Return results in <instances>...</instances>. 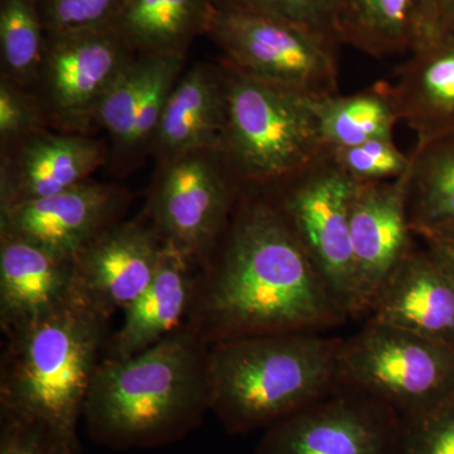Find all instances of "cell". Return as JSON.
I'll use <instances>...</instances> for the list:
<instances>
[{
  "label": "cell",
  "mask_w": 454,
  "mask_h": 454,
  "mask_svg": "<svg viewBox=\"0 0 454 454\" xmlns=\"http://www.w3.org/2000/svg\"><path fill=\"white\" fill-rule=\"evenodd\" d=\"M264 188L244 187L188 324L208 346L260 334L322 333L348 321Z\"/></svg>",
  "instance_id": "obj_1"
},
{
  "label": "cell",
  "mask_w": 454,
  "mask_h": 454,
  "mask_svg": "<svg viewBox=\"0 0 454 454\" xmlns=\"http://www.w3.org/2000/svg\"><path fill=\"white\" fill-rule=\"evenodd\" d=\"M109 319L71 288L56 309L5 336L0 422L28 429L52 454H82L79 427Z\"/></svg>",
  "instance_id": "obj_2"
},
{
  "label": "cell",
  "mask_w": 454,
  "mask_h": 454,
  "mask_svg": "<svg viewBox=\"0 0 454 454\" xmlns=\"http://www.w3.org/2000/svg\"><path fill=\"white\" fill-rule=\"evenodd\" d=\"M210 346L190 324L125 358H101L82 423L98 446L115 450L168 446L211 413Z\"/></svg>",
  "instance_id": "obj_3"
},
{
  "label": "cell",
  "mask_w": 454,
  "mask_h": 454,
  "mask_svg": "<svg viewBox=\"0 0 454 454\" xmlns=\"http://www.w3.org/2000/svg\"><path fill=\"white\" fill-rule=\"evenodd\" d=\"M343 339L283 333L223 340L207 352L211 413L226 432L265 430L339 387Z\"/></svg>",
  "instance_id": "obj_4"
},
{
  "label": "cell",
  "mask_w": 454,
  "mask_h": 454,
  "mask_svg": "<svg viewBox=\"0 0 454 454\" xmlns=\"http://www.w3.org/2000/svg\"><path fill=\"white\" fill-rule=\"evenodd\" d=\"M223 64L227 121L221 152L244 187L273 186L327 153L312 98Z\"/></svg>",
  "instance_id": "obj_5"
},
{
  "label": "cell",
  "mask_w": 454,
  "mask_h": 454,
  "mask_svg": "<svg viewBox=\"0 0 454 454\" xmlns=\"http://www.w3.org/2000/svg\"><path fill=\"white\" fill-rule=\"evenodd\" d=\"M339 380L408 419L454 397V346L367 319L342 340Z\"/></svg>",
  "instance_id": "obj_6"
},
{
  "label": "cell",
  "mask_w": 454,
  "mask_h": 454,
  "mask_svg": "<svg viewBox=\"0 0 454 454\" xmlns=\"http://www.w3.org/2000/svg\"><path fill=\"white\" fill-rule=\"evenodd\" d=\"M354 187L328 149L306 168L264 188L348 319L365 317L349 231Z\"/></svg>",
  "instance_id": "obj_7"
},
{
  "label": "cell",
  "mask_w": 454,
  "mask_h": 454,
  "mask_svg": "<svg viewBox=\"0 0 454 454\" xmlns=\"http://www.w3.org/2000/svg\"><path fill=\"white\" fill-rule=\"evenodd\" d=\"M206 35L225 64L258 82L312 98L339 94L336 42L280 18L215 8Z\"/></svg>",
  "instance_id": "obj_8"
},
{
  "label": "cell",
  "mask_w": 454,
  "mask_h": 454,
  "mask_svg": "<svg viewBox=\"0 0 454 454\" xmlns=\"http://www.w3.org/2000/svg\"><path fill=\"white\" fill-rule=\"evenodd\" d=\"M244 186L223 152L200 151L163 160L148 219L164 243L205 269L225 234Z\"/></svg>",
  "instance_id": "obj_9"
},
{
  "label": "cell",
  "mask_w": 454,
  "mask_h": 454,
  "mask_svg": "<svg viewBox=\"0 0 454 454\" xmlns=\"http://www.w3.org/2000/svg\"><path fill=\"white\" fill-rule=\"evenodd\" d=\"M134 57L113 28L47 33L33 91L51 125L74 134L97 127L98 107Z\"/></svg>",
  "instance_id": "obj_10"
},
{
  "label": "cell",
  "mask_w": 454,
  "mask_h": 454,
  "mask_svg": "<svg viewBox=\"0 0 454 454\" xmlns=\"http://www.w3.org/2000/svg\"><path fill=\"white\" fill-rule=\"evenodd\" d=\"M402 426L384 403L339 385L265 429L255 454H397Z\"/></svg>",
  "instance_id": "obj_11"
},
{
  "label": "cell",
  "mask_w": 454,
  "mask_h": 454,
  "mask_svg": "<svg viewBox=\"0 0 454 454\" xmlns=\"http://www.w3.org/2000/svg\"><path fill=\"white\" fill-rule=\"evenodd\" d=\"M128 202V192L121 187L83 182L64 192L0 210V232L74 259L119 223Z\"/></svg>",
  "instance_id": "obj_12"
},
{
  "label": "cell",
  "mask_w": 454,
  "mask_h": 454,
  "mask_svg": "<svg viewBox=\"0 0 454 454\" xmlns=\"http://www.w3.org/2000/svg\"><path fill=\"white\" fill-rule=\"evenodd\" d=\"M162 247L151 223H115L74 258L73 288L106 316L124 312L153 280Z\"/></svg>",
  "instance_id": "obj_13"
},
{
  "label": "cell",
  "mask_w": 454,
  "mask_h": 454,
  "mask_svg": "<svg viewBox=\"0 0 454 454\" xmlns=\"http://www.w3.org/2000/svg\"><path fill=\"white\" fill-rule=\"evenodd\" d=\"M349 231L358 294L367 317L385 280L414 245L406 175L394 181L355 184Z\"/></svg>",
  "instance_id": "obj_14"
},
{
  "label": "cell",
  "mask_w": 454,
  "mask_h": 454,
  "mask_svg": "<svg viewBox=\"0 0 454 454\" xmlns=\"http://www.w3.org/2000/svg\"><path fill=\"white\" fill-rule=\"evenodd\" d=\"M106 160L98 140L64 131H42L2 149L0 210L79 186Z\"/></svg>",
  "instance_id": "obj_15"
},
{
  "label": "cell",
  "mask_w": 454,
  "mask_h": 454,
  "mask_svg": "<svg viewBox=\"0 0 454 454\" xmlns=\"http://www.w3.org/2000/svg\"><path fill=\"white\" fill-rule=\"evenodd\" d=\"M369 321L454 346V282L426 247L413 245L385 280Z\"/></svg>",
  "instance_id": "obj_16"
},
{
  "label": "cell",
  "mask_w": 454,
  "mask_h": 454,
  "mask_svg": "<svg viewBox=\"0 0 454 454\" xmlns=\"http://www.w3.org/2000/svg\"><path fill=\"white\" fill-rule=\"evenodd\" d=\"M186 55H136L98 107L97 124L114 152L137 157L152 149L164 106L184 74Z\"/></svg>",
  "instance_id": "obj_17"
},
{
  "label": "cell",
  "mask_w": 454,
  "mask_h": 454,
  "mask_svg": "<svg viewBox=\"0 0 454 454\" xmlns=\"http://www.w3.org/2000/svg\"><path fill=\"white\" fill-rule=\"evenodd\" d=\"M201 277L200 265L163 241L153 280L124 310L121 327L107 340L103 357L133 356L181 330L190 321Z\"/></svg>",
  "instance_id": "obj_18"
},
{
  "label": "cell",
  "mask_w": 454,
  "mask_h": 454,
  "mask_svg": "<svg viewBox=\"0 0 454 454\" xmlns=\"http://www.w3.org/2000/svg\"><path fill=\"white\" fill-rule=\"evenodd\" d=\"M226 121L225 65H195L170 91L152 149L160 162L192 152H221Z\"/></svg>",
  "instance_id": "obj_19"
},
{
  "label": "cell",
  "mask_w": 454,
  "mask_h": 454,
  "mask_svg": "<svg viewBox=\"0 0 454 454\" xmlns=\"http://www.w3.org/2000/svg\"><path fill=\"white\" fill-rule=\"evenodd\" d=\"M74 259L0 232V325L8 336L56 309L73 288Z\"/></svg>",
  "instance_id": "obj_20"
},
{
  "label": "cell",
  "mask_w": 454,
  "mask_h": 454,
  "mask_svg": "<svg viewBox=\"0 0 454 454\" xmlns=\"http://www.w3.org/2000/svg\"><path fill=\"white\" fill-rule=\"evenodd\" d=\"M390 83L399 113L424 145L454 130V28L409 55Z\"/></svg>",
  "instance_id": "obj_21"
},
{
  "label": "cell",
  "mask_w": 454,
  "mask_h": 454,
  "mask_svg": "<svg viewBox=\"0 0 454 454\" xmlns=\"http://www.w3.org/2000/svg\"><path fill=\"white\" fill-rule=\"evenodd\" d=\"M340 43L384 59L411 55L430 38L428 0H333Z\"/></svg>",
  "instance_id": "obj_22"
},
{
  "label": "cell",
  "mask_w": 454,
  "mask_h": 454,
  "mask_svg": "<svg viewBox=\"0 0 454 454\" xmlns=\"http://www.w3.org/2000/svg\"><path fill=\"white\" fill-rule=\"evenodd\" d=\"M214 12L211 0H127L112 28L136 55H186Z\"/></svg>",
  "instance_id": "obj_23"
},
{
  "label": "cell",
  "mask_w": 454,
  "mask_h": 454,
  "mask_svg": "<svg viewBox=\"0 0 454 454\" xmlns=\"http://www.w3.org/2000/svg\"><path fill=\"white\" fill-rule=\"evenodd\" d=\"M406 191L415 236L454 225V130L415 145Z\"/></svg>",
  "instance_id": "obj_24"
},
{
  "label": "cell",
  "mask_w": 454,
  "mask_h": 454,
  "mask_svg": "<svg viewBox=\"0 0 454 454\" xmlns=\"http://www.w3.org/2000/svg\"><path fill=\"white\" fill-rule=\"evenodd\" d=\"M322 138L328 149L346 148L393 137L400 121L390 83L381 82L352 95L313 98Z\"/></svg>",
  "instance_id": "obj_25"
},
{
  "label": "cell",
  "mask_w": 454,
  "mask_h": 454,
  "mask_svg": "<svg viewBox=\"0 0 454 454\" xmlns=\"http://www.w3.org/2000/svg\"><path fill=\"white\" fill-rule=\"evenodd\" d=\"M46 44L38 0H0L2 76L35 89Z\"/></svg>",
  "instance_id": "obj_26"
},
{
  "label": "cell",
  "mask_w": 454,
  "mask_h": 454,
  "mask_svg": "<svg viewBox=\"0 0 454 454\" xmlns=\"http://www.w3.org/2000/svg\"><path fill=\"white\" fill-rule=\"evenodd\" d=\"M333 160L355 184L394 181L406 175L411 154L397 148L393 137L375 138L346 148L330 149Z\"/></svg>",
  "instance_id": "obj_27"
},
{
  "label": "cell",
  "mask_w": 454,
  "mask_h": 454,
  "mask_svg": "<svg viewBox=\"0 0 454 454\" xmlns=\"http://www.w3.org/2000/svg\"><path fill=\"white\" fill-rule=\"evenodd\" d=\"M51 122L40 98L8 77L0 79V145H17L35 134L49 130Z\"/></svg>",
  "instance_id": "obj_28"
},
{
  "label": "cell",
  "mask_w": 454,
  "mask_h": 454,
  "mask_svg": "<svg viewBox=\"0 0 454 454\" xmlns=\"http://www.w3.org/2000/svg\"><path fill=\"white\" fill-rule=\"evenodd\" d=\"M211 3L216 9L289 20L340 44L333 25V0H211Z\"/></svg>",
  "instance_id": "obj_29"
},
{
  "label": "cell",
  "mask_w": 454,
  "mask_h": 454,
  "mask_svg": "<svg viewBox=\"0 0 454 454\" xmlns=\"http://www.w3.org/2000/svg\"><path fill=\"white\" fill-rule=\"evenodd\" d=\"M127 0H38L47 33L112 28Z\"/></svg>",
  "instance_id": "obj_30"
},
{
  "label": "cell",
  "mask_w": 454,
  "mask_h": 454,
  "mask_svg": "<svg viewBox=\"0 0 454 454\" xmlns=\"http://www.w3.org/2000/svg\"><path fill=\"white\" fill-rule=\"evenodd\" d=\"M397 454H454V397L433 411L403 419Z\"/></svg>",
  "instance_id": "obj_31"
},
{
  "label": "cell",
  "mask_w": 454,
  "mask_h": 454,
  "mask_svg": "<svg viewBox=\"0 0 454 454\" xmlns=\"http://www.w3.org/2000/svg\"><path fill=\"white\" fill-rule=\"evenodd\" d=\"M0 454H52L28 429L7 422L0 424Z\"/></svg>",
  "instance_id": "obj_32"
},
{
  "label": "cell",
  "mask_w": 454,
  "mask_h": 454,
  "mask_svg": "<svg viewBox=\"0 0 454 454\" xmlns=\"http://www.w3.org/2000/svg\"><path fill=\"white\" fill-rule=\"evenodd\" d=\"M419 238L454 282V225L427 232Z\"/></svg>",
  "instance_id": "obj_33"
},
{
  "label": "cell",
  "mask_w": 454,
  "mask_h": 454,
  "mask_svg": "<svg viewBox=\"0 0 454 454\" xmlns=\"http://www.w3.org/2000/svg\"><path fill=\"white\" fill-rule=\"evenodd\" d=\"M430 38L454 28V0H428Z\"/></svg>",
  "instance_id": "obj_34"
}]
</instances>
